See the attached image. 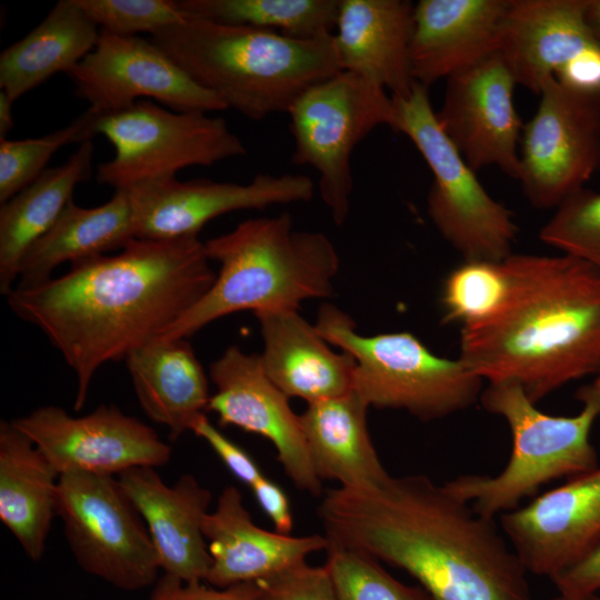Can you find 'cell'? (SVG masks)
Listing matches in <instances>:
<instances>
[{"label": "cell", "mask_w": 600, "mask_h": 600, "mask_svg": "<svg viewBox=\"0 0 600 600\" xmlns=\"http://www.w3.org/2000/svg\"><path fill=\"white\" fill-rule=\"evenodd\" d=\"M198 236L133 239L120 253L71 264L59 278L14 288L7 301L39 328L77 379L80 411L97 370L159 337L216 280Z\"/></svg>", "instance_id": "cell-1"}, {"label": "cell", "mask_w": 600, "mask_h": 600, "mask_svg": "<svg viewBox=\"0 0 600 600\" xmlns=\"http://www.w3.org/2000/svg\"><path fill=\"white\" fill-rule=\"evenodd\" d=\"M318 514L330 541L403 570L432 600H533L494 519L424 474L331 489Z\"/></svg>", "instance_id": "cell-2"}, {"label": "cell", "mask_w": 600, "mask_h": 600, "mask_svg": "<svg viewBox=\"0 0 600 600\" xmlns=\"http://www.w3.org/2000/svg\"><path fill=\"white\" fill-rule=\"evenodd\" d=\"M484 317L460 327L459 359L488 383L518 384L534 403L600 374V271L577 258L512 253Z\"/></svg>", "instance_id": "cell-3"}, {"label": "cell", "mask_w": 600, "mask_h": 600, "mask_svg": "<svg viewBox=\"0 0 600 600\" xmlns=\"http://www.w3.org/2000/svg\"><path fill=\"white\" fill-rule=\"evenodd\" d=\"M149 38L227 108L256 121L288 113L308 88L341 71L332 36L299 39L188 17Z\"/></svg>", "instance_id": "cell-4"}, {"label": "cell", "mask_w": 600, "mask_h": 600, "mask_svg": "<svg viewBox=\"0 0 600 600\" xmlns=\"http://www.w3.org/2000/svg\"><path fill=\"white\" fill-rule=\"evenodd\" d=\"M220 263L210 289L159 337L187 339L233 312L299 310L333 293L340 259L322 232L299 231L289 213L249 219L204 242Z\"/></svg>", "instance_id": "cell-5"}, {"label": "cell", "mask_w": 600, "mask_h": 600, "mask_svg": "<svg viewBox=\"0 0 600 600\" xmlns=\"http://www.w3.org/2000/svg\"><path fill=\"white\" fill-rule=\"evenodd\" d=\"M574 416H552L537 408L516 383H488L480 402L508 423L512 450L496 476L463 474L443 486L472 509L494 519L518 508L528 497L560 478H572L599 466L591 429L600 417V401L583 398Z\"/></svg>", "instance_id": "cell-6"}, {"label": "cell", "mask_w": 600, "mask_h": 600, "mask_svg": "<svg viewBox=\"0 0 600 600\" xmlns=\"http://www.w3.org/2000/svg\"><path fill=\"white\" fill-rule=\"evenodd\" d=\"M314 327L328 343L352 356L353 391L369 407L403 410L432 421L480 400V377L459 358L434 354L408 331L361 336L349 314L327 302Z\"/></svg>", "instance_id": "cell-7"}, {"label": "cell", "mask_w": 600, "mask_h": 600, "mask_svg": "<svg viewBox=\"0 0 600 600\" xmlns=\"http://www.w3.org/2000/svg\"><path fill=\"white\" fill-rule=\"evenodd\" d=\"M392 100L393 131L411 140L432 172L427 211L441 237L463 260L507 259L518 233L513 213L486 191L442 130L428 88L414 82L409 96Z\"/></svg>", "instance_id": "cell-8"}, {"label": "cell", "mask_w": 600, "mask_h": 600, "mask_svg": "<svg viewBox=\"0 0 600 600\" xmlns=\"http://www.w3.org/2000/svg\"><path fill=\"white\" fill-rule=\"evenodd\" d=\"M291 161L319 174V193L337 226L344 223L353 191L351 157L377 127L396 123L392 97L352 72L340 71L308 88L287 113Z\"/></svg>", "instance_id": "cell-9"}, {"label": "cell", "mask_w": 600, "mask_h": 600, "mask_svg": "<svg viewBox=\"0 0 600 600\" xmlns=\"http://www.w3.org/2000/svg\"><path fill=\"white\" fill-rule=\"evenodd\" d=\"M96 133L114 147V157L97 168L98 182L114 190L173 178L187 167H210L247 154L224 118L168 110L150 100L97 114Z\"/></svg>", "instance_id": "cell-10"}, {"label": "cell", "mask_w": 600, "mask_h": 600, "mask_svg": "<svg viewBox=\"0 0 600 600\" xmlns=\"http://www.w3.org/2000/svg\"><path fill=\"white\" fill-rule=\"evenodd\" d=\"M57 516L76 562L87 573L126 591L144 589L159 579L148 529L114 476L61 474Z\"/></svg>", "instance_id": "cell-11"}, {"label": "cell", "mask_w": 600, "mask_h": 600, "mask_svg": "<svg viewBox=\"0 0 600 600\" xmlns=\"http://www.w3.org/2000/svg\"><path fill=\"white\" fill-rule=\"evenodd\" d=\"M539 96L522 128L517 180L533 207L556 209L600 167V93L553 78Z\"/></svg>", "instance_id": "cell-12"}, {"label": "cell", "mask_w": 600, "mask_h": 600, "mask_svg": "<svg viewBox=\"0 0 600 600\" xmlns=\"http://www.w3.org/2000/svg\"><path fill=\"white\" fill-rule=\"evenodd\" d=\"M67 76L76 94L97 114L127 109L143 97L173 111L209 113L228 109L150 38L100 31L94 49Z\"/></svg>", "instance_id": "cell-13"}, {"label": "cell", "mask_w": 600, "mask_h": 600, "mask_svg": "<svg viewBox=\"0 0 600 600\" xmlns=\"http://www.w3.org/2000/svg\"><path fill=\"white\" fill-rule=\"evenodd\" d=\"M12 423L31 439L59 476H118L136 467L158 468L172 453L152 428L113 404H101L83 417L43 406Z\"/></svg>", "instance_id": "cell-14"}, {"label": "cell", "mask_w": 600, "mask_h": 600, "mask_svg": "<svg viewBox=\"0 0 600 600\" xmlns=\"http://www.w3.org/2000/svg\"><path fill=\"white\" fill-rule=\"evenodd\" d=\"M124 190L133 210L136 238L172 240L198 236L206 223L224 213L308 202L314 183L300 173H258L247 183L173 177Z\"/></svg>", "instance_id": "cell-15"}, {"label": "cell", "mask_w": 600, "mask_h": 600, "mask_svg": "<svg viewBox=\"0 0 600 600\" xmlns=\"http://www.w3.org/2000/svg\"><path fill=\"white\" fill-rule=\"evenodd\" d=\"M216 393L208 412L220 426H233L269 440L284 473L301 491L320 497L322 480L318 477L297 414L287 397L266 374L260 356L229 347L210 366Z\"/></svg>", "instance_id": "cell-16"}, {"label": "cell", "mask_w": 600, "mask_h": 600, "mask_svg": "<svg viewBox=\"0 0 600 600\" xmlns=\"http://www.w3.org/2000/svg\"><path fill=\"white\" fill-rule=\"evenodd\" d=\"M446 81L436 116L448 138L473 171L494 166L517 179L523 123L513 101L518 84L501 53Z\"/></svg>", "instance_id": "cell-17"}, {"label": "cell", "mask_w": 600, "mask_h": 600, "mask_svg": "<svg viewBox=\"0 0 600 600\" xmlns=\"http://www.w3.org/2000/svg\"><path fill=\"white\" fill-rule=\"evenodd\" d=\"M499 519L527 572L552 580L600 538V466Z\"/></svg>", "instance_id": "cell-18"}, {"label": "cell", "mask_w": 600, "mask_h": 600, "mask_svg": "<svg viewBox=\"0 0 600 600\" xmlns=\"http://www.w3.org/2000/svg\"><path fill=\"white\" fill-rule=\"evenodd\" d=\"M118 481L148 529L163 573L206 582L211 557L202 527L211 491L192 474L168 486L153 467L128 469Z\"/></svg>", "instance_id": "cell-19"}, {"label": "cell", "mask_w": 600, "mask_h": 600, "mask_svg": "<svg viewBox=\"0 0 600 600\" xmlns=\"http://www.w3.org/2000/svg\"><path fill=\"white\" fill-rule=\"evenodd\" d=\"M510 0H420L413 10L410 69L429 88L500 51Z\"/></svg>", "instance_id": "cell-20"}, {"label": "cell", "mask_w": 600, "mask_h": 600, "mask_svg": "<svg viewBox=\"0 0 600 600\" xmlns=\"http://www.w3.org/2000/svg\"><path fill=\"white\" fill-rule=\"evenodd\" d=\"M202 531L211 557L206 582L217 588L268 578L329 546L324 534L296 537L258 527L234 486L221 491Z\"/></svg>", "instance_id": "cell-21"}, {"label": "cell", "mask_w": 600, "mask_h": 600, "mask_svg": "<svg viewBox=\"0 0 600 600\" xmlns=\"http://www.w3.org/2000/svg\"><path fill=\"white\" fill-rule=\"evenodd\" d=\"M588 0H510L500 53L517 84L536 94L583 50L600 44Z\"/></svg>", "instance_id": "cell-22"}, {"label": "cell", "mask_w": 600, "mask_h": 600, "mask_svg": "<svg viewBox=\"0 0 600 600\" xmlns=\"http://www.w3.org/2000/svg\"><path fill=\"white\" fill-rule=\"evenodd\" d=\"M413 10L406 0H340L332 41L341 71L361 76L391 97L409 96Z\"/></svg>", "instance_id": "cell-23"}, {"label": "cell", "mask_w": 600, "mask_h": 600, "mask_svg": "<svg viewBox=\"0 0 600 600\" xmlns=\"http://www.w3.org/2000/svg\"><path fill=\"white\" fill-rule=\"evenodd\" d=\"M263 341L260 356L268 378L289 398L308 404L353 391L356 361L334 352L299 310L254 313Z\"/></svg>", "instance_id": "cell-24"}, {"label": "cell", "mask_w": 600, "mask_h": 600, "mask_svg": "<svg viewBox=\"0 0 600 600\" xmlns=\"http://www.w3.org/2000/svg\"><path fill=\"white\" fill-rule=\"evenodd\" d=\"M124 360L141 409L171 440L208 412L207 376L187 339L157 337Z\"/></svg>", "instance_id": "cell-25"}, {"label": "cell", "mask_w": 600, "mask_h": 600, "mask_svg": "<svg viewBox=\"0 0 600 600\" xmlns=\"http://www.w3.org/2000/svg\"><path fill=\"white\" fill-rule=\"evenodd\" d=\"M59 474L12 421L0 422V520L33 561L57 514Z\"/></svg>", "instance_id": "cell-26"}, {"label": "cell", "mask_w": 600, "mask_h": 600, "mask_svg": "<svg viewBox=\"0 0 600 600\" xmlns=\"http://www.w3.org/2000/svg\"><path fill=\"white\" fill-rule=\"evenodd\" d=\"M369 408L351 391L309 403L300 414L308 450L321 480L361 488L382 483L390 477L368 430Z\"/></svg>", "instance_id": "cell-27"}, {"label": "cell", "mask_w": 600, "mask_h": 600, "mask_svg": "<svg viewBox=\"0 0 600 600\" xmlns=\"http://www.w3.org/2000/svg\"><path fill=\"white\" fill-rule=\"evenodd\" d=\"M94 147L92 141L78 149L58 167L46 169L34 181L1 204L0 292L14 289L23 258L30 248L58 221L73 201L76 187L90 179Z\"/></svg>", "instance_id": "cell-28"}, {"label": "cell", "mask_w": 600, "mask_h": 600, "mask_svg": "<svg viewBox=\"0 0 600 600\" xmlns=\"http://www.w3.org/2000/svg\"><path fill=\"white\" fill-rule=\"evenodd\" d=\"M133 239L136 223L127 190H116L99 207L83 208L71 201L54 226L27 252L17 288L42 284L62 263L73 264L123 249Z\"/></svg>", "instance_id": "cell-29"}, {"label": "cell", "mask_w": 600, "mask_h": 600, "mask_svg": "<svg viewBox=\"0 0 600 600\" xmlns=\"http://www.w3.org/2000/svg\"><path fill=\"white\" fill-rule=\"evenodd\" d=\"M100 29L74 0H60L27 36L0 54V88L16 101L58 72L68 73L96 47Z\"/></svg>", "instance_id": "cell-30"}, {"label": "cell", "mask_w": 600, "mask_h": 600, "mask_svg": "<svg viewBox=\"0 0 600 600\" xmlns=\"http://www.w3.org/2000/svg\"><path fill=\"white\" fill-rule=\"evenodd\" d=\"M189 18L247 26L299 39L333 34L340 0H177Z\"/></svg>", "instance_id": "cell-31"}, {"label": "cell", "mask_w": 600, "mask_h": 600, "mask_svg": "<svg viewBox=\"0 0 600 600\" xmlns=\"http://www.w3.org/2000/svg\"><path fill=\"white\" fill-rule=\"evenodd\" d=\"M96 119L97 114L87 109L68 126L41 138L0 139L1 204L34 181L59 149L91 141L97 136Z\"/></svg>", "instance_id": "cell-32"}, {"label": "cell", "mask_w": 600, "mask_h": 600, "mask_svg": "<svg viewBox=\"0 0 600 600\" xmlns=\"http://www.w3.org/2000/svg\"><path fill=\"white\" fill-rule=\"evenodd\" d=\"M323 564L337 600H432L420 587H411L386 571L377 559L329 540Z\"/></svg>", "instance_id": "cell-33"}, {"label": "cell", "mask_w": 600, "mask_h": 600, "mask_svg": "<svg viewBox=\"0 0 600 600\" xmlns=\"http://www.w3.org/2000/svg\"><path fill=\"white\" fill-rule=\"evenodd\" d=\"M504 286L503 261L463 260L443 280L442 322L462 327L479 320L497 304Z\"/></svg>", "instance_id": "cell-34"}, {"label": "cell", "mask_w": 600, "mask_h": 600, "mask_svg": "<svg viewBox=\"0 0 600 600\" xmlns=\"http://www.w3.org/2000/svg\"><path fill=\"white\" fill-rule=\"evenodd\" d=\"M539 239L600 271V192L583 187L564 199Z\"/></svg>", "instance_id": "cell-35"}, {"label": "cell", "mask_w": 600, "mask_h": 600, "mask_svg": "<svg viewBox=\"0 0 600 600\" xmlns=\"http://www.w3.org/2000/svg\"><path fill=\"white\" fill-rule=\"evenodd\" d=\"M100 29L114 36H150L188 17L172 0H74Z\"/></svg>", "instance_id": "cell-36"}, {"label": "cell", "mask_w": 600, "mask_h": 600, "mask_svg": "<svg viewBox=\"0 0 600 600\" xmlns=\"http://www.w3.org/2000/svg\"><path fill=\"white\" fill-rule=\"evenodd\" d=\"M262 600H337L324 566L307 561L258 580Z\"/></svg>", "instance_id": "cell-37"}, {"label": "cell", "mask_w": 600, "mask_h": 600, "mask_svg": "<svg viewBox=\"0 0 600 600\" xmlns=\"http://www.w3.org/2000/svg\"><path fill=\"white\" fill-rule=\"evenodd\" d=\"M148 600H262L259 584L243 582L217 588L207 582H186L162 574L153 584Z\"/></svg>", "instance_id": "cell-38"}, {"label": "cell", "mask_w": 600, "mask_h": 600, "mask_svg": "<svg viewBox=\"0 0 600 600\" xmlns=\"http://www.w3.org/2000/svg\"><path fill=\"white\" fill-rule=\"evenodd\" d=\"M191 432L203 439L228 470L250 488L266 476L256 460L246 450L220 432L209 421L206 414L201 416L193 423Z\"/></svg>", "instance_id": "cell-39"}, {"label": "cell", "mask_w": 600, "mask_h": 600, "mask_svg": "<svg viewBox=\"0 0 600 600\" xmlns=\"http://www.w3.org/2000/svg\"><path fill=\"white\" fill-rule=\"evenodd\" d=\"M551 581L559 593L598 594L600 591V538L574 563Z\"/></svg>", "instance_id": "cell-40"}, {"label": "cell", "mask_w": 600, "mask_h": 600, "mask_svg": "<svg viewBox=\"0 0 600 600\" xmlns=\"http://www.w3.org/2000/svg\"><path fill=\"white\" fill-rule=\"evenodd\" d=\"M563 86L577 91L600 93V44L571 59L556 76Z\"/></svg>", "instance_id": "cell-41"}, {"label": "cell", "mask_w": 600, "mask_h": 600, "mask_svg": "<svg viewBox=\"0 0 600 600\" xmlns=\"http://www.w3.org/2000/svg\"><path fill=\"white\" fill-rule=\"evenodd\" d=\"M262 511L274 526V531L291 534L293 516L289 498L284 490L267 476L250 488Z\"/></svg>", "instance_id": "cell-42"}, {"label": "cell", "mask_w": 600, "mask_h": 600, "mask_svg": "<svg viewBox=\"0 0 600 600\" xmlns=\"http://www.w3.org/2000/svg\"><path fill=\"white\" fill-rule=\"evenodd\" d=\"M11 100L4 91H0V139H6L8 132L13 128V107Z\"/></svg>", "instance_id": "cell-43"}, {"label": "cell", "mask_w": 600, "mask_h": 600, "mask_svg": "<svg viewBox=\"0 0 600 600\" xmlns=\"http://www.w3.org/2000/svg\"><path fill=\"white\" fill-rule=\"evenodd\" d=\"M587 14L593 32L600 42V0H588Z\"/></svg>", "instance_id": "cell-44"}, {"label": "cell", "mask_w": 600, "mask_h": 600, "mask_svg": "<svg viewBox=\"0 0 600 600\" xmlns=\"http://www.w3.org/2000/svg\"><path fill=\"white\" fill-rule=\"evenodd\" d=\"M576 397L578 400L593 398L600 401V374L591 383L581 387Z\"/></svg>", "instance_id": "cell-45"}, {"label": "cell", "mask_w": 600, "mask_h": 600, "mask_svg": "<svg viewBox=\"0 0 600 600\" xmlns=\"http://www.w3.org/2000/svg\"><path fill=\"white\" fill-rule=\"evenodd\" d=\"M550 600H600V597L598 594L570 596V594H563V593L558 592V596Z\"/></svg>", "instance_id": "cell-46"}]
</instances>
